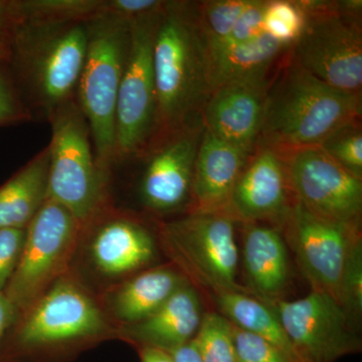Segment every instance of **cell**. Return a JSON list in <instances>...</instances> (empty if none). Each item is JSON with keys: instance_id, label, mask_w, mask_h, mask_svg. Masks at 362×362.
<instances>
[{"instance_id": "1", "label": "cell", "mask_w": 362, "mask_h": 362, "mask_svg": "<svg viewBox=\"0 0 362 362\" xmlns=\"http://www.w3.org/2000/svg\"><path fill=\"white\" fill-rule=\"evenodd\" d=\"M110 339H117L116 326L71 268L18 313L2 340L0 362H69Z\"/></svg>"}, {"instance_id": "2", "label": "cell", "mask_w": 362, "mask_h": 362, "mask_svg": "<svg viewBox=\"0 0 362 362\" xmlns=\"http://www.w3.org/2000/svg\"><path fill=\"white\" fill-rule=\"evenodd\" d=\"M156 115L149 145L202 126L213 92L209 54L197 21V2L165 1L153 42Z\"/></svg>"}, {"instance_id": "3", "label": "cell", "mask_w": 362, "mask_h": 362, "mask_svg": "<svg viewBox=\"0 0 362 362\" xmlns=\"http://www.w3.org/2000/svg\"><path fill=\"white\" fill-rule=\"evenodd\" d=\"M361 95L326 84L302 68L289 52L268 90L257 146L279 153L319 146L338 128L361 120Z\"/></svg>"}, {"instance_id": "4", "label": "cell", "mask_w": 362, "mask_h": 362, "mask_svg": "<svg viewBox=\"0 0 362 362\" xmlns=\"http://www.w3.org/2000/svg\"><path fill=\"white\" fill-rule=\"evenodd\" d=\"M87 44V21L13 26L7 58L18 83L49 119L74 100Z\"/></svg>"}, {"instance_id": "5", "label": "cell", "mask_w": 362, "mask_h": 362, "mask_svg": "<svg viewBox=\"0 0 362 362\" xmlns=\"http://www.w3.org/2000/svg\"><path fill=\"white\" fill-rule=\"evenodd\" d=\"M87 52L77 104L89 126L98 165L109 173L116 158V106L129 51L131 21L101 13L87 21Z\"/></svg>"}, {"instance_id": "6", "label": "cell", "mask_w": 362, "mask_h": 362, "mask_svg": "<svg viewBox=\"0 0 362 362\" xmlns=\"http://www.w3.org/2000/svg\"><path fill=\"white\" fill-rule=\"evenodd\" d=\"M306 23L290 54L335 89L361 95V1H301Z\"/></svg>"}, {"instance_id": "7", "label": "cell", "mask_w": 362, "mask_h": 362, "mask_svg": "<svg viewBox=\"0 0 362 362\" xmlns=\"http://www.w3.org/2000/svg\"><path fill=\"white\" fill-rule=\"evenodd\" d=\"M49 121L47 197L65 206L85 228L105 211L108 173L98 165L89 126L77 102L64 105Z\"/></svg>"}, {"instance_id": "8", "label": "cell", "mask_w": 362, "mask_h": 362, "mask_svg": "<svg viewBox=\"0 0 362 362\" xmlns=\"http://www.w3.org/2000/svg\"><path fill=\"white\" fill-rule=\"evenodd\" d=\"M235 223L226 211H192L162 223L159 240L173 265L195 288H204L211 295L223 291L252 295L237 282Z\"/></svg>"}, {"instance_id": "9", "label": "cell", "mask_w": 362, "mask_h": 362, "mask_svg": "<svg viewBox=\"0 0 362 362\" xmlns=\"http://www.w3.org/2000/svg\"><path fill=\"white\" fill-rule=\"evenodd\" d=\"M84 228L65 206L47 197L25 228L20 262L4 294L26 310L71 268Z\"/></svg>"}, {"instance_id": "10", "label": "cell", "mask_w": 362, "mask_h": 362, "mask_svg": "<svg viewBox=\"0 0 362 362\" xmlns=\"http://www.w3.org/2000/svg\"><path fill=\"white\" fill-rule=\"evenodd\" d=\"M283 226L312 291L324 293L343 307L350 270L361 258L359 225L326 220L294 201Z\"/></svg>"}, {"instance_id": "11", "label": "cell", "mask_w": 362, "mask_h": 362, "mask_svg": "<svg viewBox=\"0 0 362 362\" xmlns=\"http://www.w3.org/2000/svg\"><path fill=\"white\" fill-rule=\"evenodd\" d=\"M162 7L131 21L129 51L117 98L116 160L140 153L149 146L153 135L156 115L153 42Z\"/></svg>"}, {"instance_id": "12", "label": "cell", "mask_w": 362, "mask_h": 362, "mask_svg": "<svg viewBox=\"0 0 362 362\" xmlns=\"http://www.w3.org/2000/svg\"><path fill=\"white\" fill-rule=\"evenodd\" d=\"M294 201L326 220L361 225L362 180L319 146L280 153Z\"/></svg>"}, {"instance_id": "13", "label": "cell", "mask_w": 362, "mask_h": 362, "mask_svg": "<svg viewBox=\"0 0 362 362\" xmlns=\"http://www.w3.org/2000/svg\"><path fill=\"white\" fill-rule=\"evenodd\" d=\"M267 303H271L300 362H335L361 351L350 316L328 295L311 291L294 301Z\"/></svg>"}, {"instance_id": "14", "label": "cell", "mask_w": 362, "mask_h": 362, "mask_svg": "<svg viewBox=\"0 0 362 362\" xmlns=\"http://www.w3.org/2000/svg\"><path fill=\"white\" fill-rule=\"evenodd\" d=\"M284 161L276 150L257 146L233 188L226 213L235 221H270L284 226L294 199Z\"/></svg>"}, {"instance_id": "15", "label": "cell", "mask_w": 362, "mask_h": 362, "mask_svg": "<svg viewBox=\"0 0 362 362\" xmlns=\"http://www.w3.org/2000/svg\"><path fill=\"white\" fill-rule=\"evenodd\" d=\"M202 132L204 126L181 131L152 150L140 183V197L147 209L168 213L190 201Z\"/></svg>"}, {"instance_id": "16", "label": "cell", "mask_w": 362, "mask_h": 362, "mask_svg": "<svg viewBox=\"0 0 362 362\" xmlns=\"http://www.w3.org/2000/svg\"><path fill=\"white\" fill-rule=\"evenodd\" d=\"M274 77L235 81L216 87L202 111L204 129L252 153Z\"/></svg>"}, {"instance_id": "17", "label": "cell", "mask_w": 362, "mask_h": 362, "mask_svg": "<svg viewBox=\"0 0 362 362\" xmlns=\"http://www.w3.org/2000/svg\"><path fill=\"white\" fill-rule=\"evenodd\" d=\"M104 211L85 228L92 230L88 255L101 277L118 283L144 270L154 261L156 242L139 221L123 216L106 218Z\"/></svg>"}, {"instance_id": "18", "label": "cell", "mask_w": 362, "mask_h": 362, "mask_svg": "<svg viewBox=\"0 0 362 362\" xmlns=\"http://www.w3.org/2000/svg\"><path fill=\"white\" fill-rule=\"evenodd\" d=\"M251 154L204 129L195 158L189 213L226 211Z\"/></svg>"}, {"instance_id": "19", "label": "cell", "mask_w": 362, "mask_h": 362, "mask_svg": "<svg viewBox=\"0 0 362 362\" xmlns=\"http://www.w3.org/2000/svg\"><path fill=\"white\" fill-rule=\"evenodd\" d=\"M202 315L201 297L197 288L188 282L151 315L117 328V339L135 349L154 347L169 351L194 337Z\"/></svg>"}, {"instance_id": "20", "label": "cell", "mask_w": 362, "mask_h": 362, "mask_svg": "<svg viewBox=\"0 0 362 362\" xmlns=\"http://www.w3.org/2000/svg\"><path fill=\"white\" fill-rule=\"evenodd\" d=\"M188 282L175 265L153 267L116 283L100 301L114 325L122 327L151 315Z\"/></svg>"}, {"instance_id": "21", "label": "cell", "mask_w": 362, "mask_h": 362, "mask_svg": "<svg viewBox=\"0 0 362 362\" xmlns=\"http://www.w3.org/2000/svg\"><path fill=\"white\" fill-rule=\"evenodd\" d=\"M243 259L252 294L265 302L277 300L289 279L287 250L277 228L245 223Z\"/></svg>"}, {"instance_id": "22", "label": "cell", "mask_w": 362, "mask_h": 362, "mask_svg": "<svg viewBox=\"0 0 362 362\" xmlns=\"http://www.w3.org/2000/svg\"><path fill=\"white\" fill-rule=\"evenodd\" d=\"M49 147L0 187V228H26L47 199Z\"/></svg>"}, {"instance_id": "23", "label": "cell", "mask_w": 362, "mask_h": 362, "mask_svg": "<svg viewBox=\"0 0 362 362\" xmlns=\"http://www.w3.org/2000/svg\"><path fill=\"white\" fill-rule=\"evenodd\" d=\"M290 49L291 47L279 44L265 33L225 49L209 63L213 90L235 81L273 78Z\"/></svg>"}, {"instance_id": "24", "label": "cell", "mask_w": 362, "mask_h": 362, "mask_svg": "<svg viewBox=\"0 0 362 362\" xmlns=\"http://www.w3.org/2000/svg\"><path fill=\"white\" fill-rule=\"evenodd\" d=\"M223 316L242 329L265 338L284 352L291 362H300L277 315L270 305L261 299L239 291L213 294Z\"/></svg>"}, {"instance_id": "25", "label": "cell", "mask_w": 362, "mask_h": 362, "mask_svg": "<svg viewBox=\"0 0 362 362\" xmlns=\"http://www.w3.org/2000/svg\"><path fill=\"white\" fill-rule=\"evenodd\" d=\"M13 26L18 23H63L88 21L102 13L103 0H14Z\"/></svg>"}, {"instance_id": "26", "label": "cell", "mask_w": 362, "mask_h": 362, "mask_svg": "<svg viewBox=\"0 0 362 362\" xmlns=\"http://www.w3.org/2000/svg\"><path fill=\"white\" fill-rule=\"evenodd\" d=\"M252 0H211L197 2V21L209 59L232 33Z\"/></svg>"}, {"instance_id": "27", "label": "cell", "mask_w": 362, "mask_h": 362, "mask_svg": "<svg viewBox=\"0 0 362 362\" xmlns=\"http://www.w3.org/2000/svg\"><path fill=\"white\" fill-rule=\"evenodd\" d=\"M202 362H238L232 337V326L216 312L202 315L201 325L192 338Z\"/></svg>"}, {"instance_id": "28", "label": "cell", "mask_w": 362, "mask_h": 362, "mask_svg": "<svg viewBox=\"0 0 362 362\" xmlns=\"http://www.w3.org/2000/svg\"><path fill=\"white\" fill-rule=\"evenodd\" d=\"M305 23L306 14L301 1H266L263 13L264 33L279 44L292 47L303 32Z\"/></svg>"}, {"instance_id": "29", "label": "cell", "mask_w": 362, "mask_h": 362, "mask_svg": "<svg viewBox=\"0 0 362 362\" xmlns=\"http://www.w3.org/2000/svg\"><path fill=\"white\" fill-rule=\"evenodd\" d=\"M321 149L351 175L362 180V130L361 120L345 124L331 133Z\"/></svg>"}, {"instance_id": "30", "label": "cell", "mask_w": 362, "mask_h": 362, "mask_svg": "<svg viewBox=\"0 0 362 362\" xmlns=\"http://www.w3.org/2000/svg\"><path fill=\"white\" fill-rule=\"evenodd\" d=\"M230 326L238 362H291L282 350L265 338L242 329L232 322Z\"/></svg>"}, {"instance_id": "31", "label": "cell", "mask_w": 362, "mask_h": 362, "mask_svg": "<svg viewBox=\"0 0 362 362\" xmlns=\"http://www.w3.org/2000/svg\"><path fill=\"white\" fill-rule=\"evenodd\" d=\"M25 240V228H0V292L13 277Z\"/></svg>"}, {"instance_id": "32", "label": "cell", "mask_w": 362, "mask_h": 362, "mask_svg": "<svg viewBox=\"0 0 362 362\" xmlns=\"http://www.w3.org/2000/svg\"><path fill=\"white\" fill-rule=\"evenodd\" d=\"M30 117L13 78L0 66V126L25 121Z\"/></svg>"}, {"instance_id": "33", "label": "cell", "mask_w": 362, "mask_h": 362, "mask_svg": "<svg viewBox=\"0 0 362 362\" xmlns=\"http://www.w3.org/2000/svg\"><path fill=\"white\" fill-rule=\"evenodd\" d=\"M165 1L159 0H103L102 13L132 21L139 16L156 13Z\"/></svg>"}, {"instance_id": "34", "label": "cell", "mask_w": 362, "mask_h": 362, "mask_svg": "<svg viewBox=\"0 0 362 362\" xmlns=\"http://www.w3.org/2000/svg\"><path fill=\"white\" fill-rule=\"evenodd\" d=\"M18 315V309L11 303L4 292H0V346L7 330L16 321Z\"/></svg>"}, {"instance_id": "35", "label": "cell", "mask_w": 362, "mask_h": 362, "mask_svg": "<svg viewBox=\"0 0 362 362\" xmlns=\"http://www.w3.org/2000/svg\"><path fill=\"white\" fill-rule=\"evenodd\" d=\"M13 28V16H11V2L0 0V44L7 49L11 30Z\"/></svg>"}, {"instance_id": "36", "label": "cell", "mask_w": 362, "mask_h": 362, "mask_svg": "<svg viewBox=\"0 0 362 362\" xmlns=\"http://www.w3.org/2000/svg\"><path fill=\"white\" fill-rule=\"evenodd\" d=\"M168 352L175 362H202L192 339Z\"/></svg>"}, {"instance_id": "37", "label": "cell", "mask_w": 362, "mask_h": 362, "mask_svg": "<svg viewBox=\"0 0 362 362\" xmlns=\"http://www.w3.org/2000/svg\"><path fill=\"white\" fill-rule=\"evenodd\" d=\"M136 350L140 357V362H175L165 350L154 347H139Z\"/></svg>"}, {"instance_id": "38", "label": "cell", "mask_w": 362, "mask_h": 362, "mask_svg": "<svg viewBox=\"0 0 362 362\" xmlns=\"http://www.w3.org/2000/svg\"><path fill=\"white\" fill-rule=\"evenodd\" d=\"M7 58V49L4 45L0 44V62Z\"/></svg>"}]
</instances>
